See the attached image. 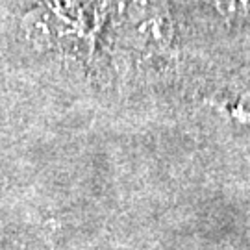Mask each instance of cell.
<instances>
[{
	"label": "cell",
	"mask_w": 250,
	"mask_h": 250,
	"mask_svg": "<svg viewBox=\"0 0 250 250\" xmlns=\"http://www.w3.org/2000/svg\"><path fill=\"white\" fill-rule=\"evenodd\" d=\"M215 9L228 22L241 21L250 13V0H213Z\"/></svg>",
	"instance_id": "1"
}]
</instances>
